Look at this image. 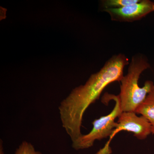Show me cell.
<instances>
[{
    "instance_id": "obj_1",
    "label": "cell",
    "mask_w": 154,
    "mask_h": 154,
    "mask_svg": "<svg viewBox=\"0 0 154 154\" xmlns=\"http://www.w3.org/2000/svg\"><path fill=\"white\" fill-rule=\"evenodd\" d=\"M129 60L125 54L112 56L100 70L91 75L84 85L75 88L58 107L63 127L72 142L82 135L83 116L88 107L99 99L107 86L120 82Z\"/></svg>"
},
{
    "instance_id": "obj_2",
    "label": "cell",
    "mask_w": 154,
    "mask_h": 154,
    "mask_svg": "<svg viewBox=\"0 0 154 154\" xmlns=\"http://www.w3.org/2000/svg\"><path fill=\"white\" fill-rule=\"evenodd\" d=\"M150 67L146 57L142 54L137 53L131 57L127 73L120 81V99L123 112H135L144 101L154 86L151 81H146L143 87L139 85L141 74Z\"/></svg>"
},
{
    "instance_id": "obj_3",
    "label": "cell",
    "mask_w": 154,
    "mask_h": 154,
    "mask_svg": "<svg viewBox=\"0 0 154 154\" xmlns=\"http://www.w3.org/2000/svg\"><path fill=\"white\" fill-rule=\"evenodd\" d=\"M111 100L115 103L113 110L107 115L94 120L92 122L93 127L91 131L87 134H82L73 142V148L76 150L89 148L93 146L95 141L101 140L110 136L116 126V119L118 118L123 112L118 95L107 93L102 97V102L105 104Z\"/></svg>"
},
{
    "instance_id": "obj_4",
    "label": "cell",
    "mask_w": 154,
    "mask_h": 154,
    "mask_svg": "<svg viewBox=\"0 0 154 154\" xmlns=\"http://www.w3.org/2000/svg\"><path fill=\"white\" fill-rule=\"evenodd\" d=\"M116 122L107 144L110 145L113 137L118 133L122 131L133 133L138 139L143 140L152 134L151 124L144 116H138L135 112H123L120 114Z\"/></svg>"
},
{
    "instance_id": "obj_5",
    "label": "cell",
    "mask_w": 154,
    "mask_h": 154,
    "mask_svg": "<svg viewBox=\"0 0 154 154\" xmlns=\"http://www.w3.org/2000/svg\"><path fill=\"white\" fill-rule=\"evenodd\" d=\"M103 11L109 14L112 21L133 22L154 12V2L150 0H140L139 2L121 8L105 9Z\"/></svg>"
},
{
    "instance_id": "obj_6",
    "label": "cell",
    "mask_w": 154,
    "mask_h": 154,
    "mask_svg": "<svg viewBox=\"0 0 154 154\" xmlns=\"http://www.w3.org/2000/svg\"><path fill=\"white\" fill-rule=\"evenodd\" d=\"M135 113L144 116L149 122L151 125L152 134H154V86Z\"/></svg>"
},
{
    "instance_id": "obj_7",
    "label": "cell",
    "mask_w": 154,
    "mask_h": 154,
    "mask_svg": "<svg viewBox=\"0 0 154 154\" xmlns=\"http://www.w3.org/2000/svg\"><path fill=\"white\" fill-rule=\"evenodd\" d=\"M140 0H102L100 6L103 11L107 9H118L139 2Z\"/></svg>"
},
{
    "instance_id": "obj_8",
    "label": "cell",
    "mask_w": 154,
    "mask_h": 154,
    "mask_svg": "<svg viewBox=\"0 0 154 154\" xmlns=\"http://www.w3.org/2000/svg\"><path fill=\"white\" fill-rule=\"evenodd\" d=\"M15 154H42L41 152L36 151L34 146L26 141L22 142L16 149Z\"/></svg>"
},
{
    "instance_id": "obj_9",
    "label": "cell",
    "mask_w": 154,
    "mask_h": 154,
    "mask_svg": "<svg viewBox=\"0 0 154 154\" xmlns=\"http://www.w3.org/2000/svg\"><path fill=\"white\" fill-rule=\"evenodd\" d=\"M1 20L5 19L6 18V9L4 8L1 7Z\"/></svg>"
},
{
    "instance_id": "obj_10",
    "label": "cell",
    "mask_w": 154,
    "mask_h": 154,
    "mask_svg": "<svg viewBox=\"0 0 154 154\" xmlns=\"http://www.w3.org/2000/svg\"><path fill=\"white\" fill-rule=\"evenodd\" d=\"M2 142L1 143V150H0V154H4V152H3V149L2 145Z\"/></svg>"
}]
</instances>
